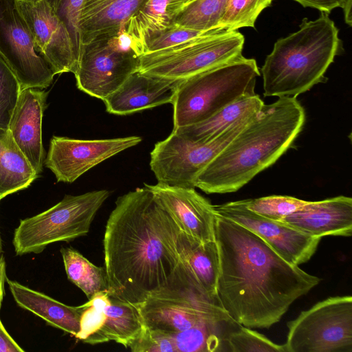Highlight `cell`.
<instances>
[{"label": "cell", "instance_id": "cell-1", "mask_svg": "<svg viewBox=\"0 0 352 352\" xmlns=\"http://www.w3.org/2000/svg\"><path fill=\"white\" fill-rule=\"evenodd\" d=\"M217 293L223 309L248 328L277 323L321 279L302 270L244 226L216 214Z\"/></svg>", "mask_w": 352, "mask_h": 352}, {"label": "cell", "instance_id": "cell-2", "mask_svg": "<svg viewBox=\"0 0 352 352\" xmlns=\"http://www.w3.org/2000/svg\"><path fill=\"white\" fill-rule=\"evenodd\" d=\"M180 231L146 187L118 197L103 239L108 294L138 307L167 286L179 262Z\"/></svg>", "mask_w": 352, "mask_h": 352}, {"label": "cell", "instance_id": "cell-3", "mask_svg": "<svg viewBox=\"0 0 352 352\" xmlns=\"http://www.w3.org/2000/svg\"><path fill=\"white\" fill-rule=\"evenodd\" d=\"M305 120L296 97H279L264 104L200 173L196 188L208 194L239 190L287 151Z\"/></svg>", "mask_w": 352, "mask_h": 352}, {"label": "cell", "instance_id": "cell-4", "mask_svg": "<svg viewBox=\"0 0 352 352\" xmlns=\"http://www.w3.org/2000/svg\"><path fill=\"white\" fill-rule=\"evenodd\" d=\"M329 14L320 12L314 21L304 18L298 30L275 42L261 69L265 96L296 97L327 80V69L343 51Z\"/></svg>", "mask_w": 352, "mask_h": 352}, {"label": "cell", "instance_id": "cell-5", "mask_svg": "<svg viewBox=\"0 0 352 352\" xmlns=\"http://www.w3.org/2000/svg\"><path fill=\"white\" fill-rule=\"evenodd\" d=\"M260 75L255 59L242 55L179 81L171 103L173 129L201 122L235 100L255 94Z\"/></svg>", "mask_w": 352, "mask_h": 352}, {"label": "cell", "instance_id": "cell-6", "mask_svg": "<svg viewBox=\"0 0 352 352\" xmlns=\"http://www.w3.org/2000/svg\"><path fill=\"white\" fill-rule=\"evenodd\" d=\"M138 307L145 327L170 335L234 320L219 302L205 293L180 258L168 285Z\"/></svg>", "mask_w": 352, "mask_h": 352}, {"label": "cell", "instance_id": "cell-7", "mask_svg": "<svg viewBox=\"0 0 352 352\" xmlns=\"http://www.w3.org/2000/svg\"><path fill=\"white\" fill-rule=\"evenodd\" d=\"M244 36L215 29L180 44L139 56L137 72L182 81L242 56Z\"/></svg>", "mask_w": 352, "mask_h": 352}, {"label": "cell", "instance_id": "cell-8", "mask_svg": "<svg viewBox=\"0 0 352 352\" xmlns=\"http://www.w3.org/2000/svg\"><path fill=\"white\" fill-rule=\"evenodd\" d=\"M109 195L107 190L67 195L48 210L21 220L12 239L16 254H38L49 244L87 234L97 212Z\"/></svg>", "mask_w": 352, "mask_h": 352}, {"label": "cell", "instance_id": "cell-9", "mask_svg": "<svg viewBox=\"0 0 352 352\" xmlns=\"http://www.w3.org/2000/svg\"><path fill=\"white\" fill-rule=\"evenodd\" d=\"M287 325L286 352H352V297L327 298Z\"/></svg>", "mask_w": 352, "mask_h": 352}, {"label": "cell", "instance_id": "cell-10", "mask_svg": "<svg viewBox=\"0 0 352 352\" xmlns=\"http://www.w3.org/2000/svg\"><path fill=\"white\" fill-rule=\"evenodd\" d=\"M250 120L206 142L192 141L172 131L166 139L155 144L150 154L151 170L157 183L195 188L200 173Z\"/></svg>", "mask_w": 352, "mask_h": 352}, {"label": "cell", "instance_id": "cell-11", "mask_svg": "<svg viewBox=\"0 0 352 352\" xmlns=\"http://www.w3.org/2000/svg\"><path fill=\"white\" fill-rule=\"evenodd\" d=\"M0 56L16 76L21 89H43L55 74L35 50L30 31L14 0H0Z\"/></svg>", "mask_w": 352, "mask_h": 352}, {"label": "cell", "instance_id": "cell-12", "mask_svg": "<svg viewBox=\"0 0 352 352\" xmlns=\"http://www.w3.org/2000/svg\"><path fill=\"white\" fill-rule=\"evenodd\" d=\"M139 56L133 52H122L107 38L82 45L74 76L78 89L103 100L137 72Z\"/></svg>", "mask_w": 352, "mask_h": 352}, {"label": "cell", "instance_id": "cell-13", "mask_svg": "<svg viewBox=\"0 0 352 352\" xmlns=\"http://www.w3.org/2000/svg\"><path fill=\"white\" fill-rule=\"evenodd\" d=\"M27 24L35 50L55 74H74L78 58L70 34L47 0H14Z\"/></svg>", "mask_w": 352, "mask_h": 352}, {"label": "cell", "instance_id": "cell-14", "mask_svg": "<svg viewBox=\"0 0 352 352\" xmlns=\"http://www.w3.org/2000/svg\"><path fill=\"white\" fill-rule=\"evenodd\" d=\"M142 140L136 135L100 140L53 136L44 164L57 182L72 183L96 165Z\"/></svg>", "mask_w": 352, "mask_h": 352}, {"label": "cell", "instance_id": "cell-15", "mask_svg": "<svg viewBox=\"0 0 352 352\" xmlns=\"http://www.w3.org/2000/svg\"><path fill=\"white\" fill-rule=\"evenodd\" d=\"M214 210L255 233L283 258L297 265L311 258L321 239L282 221L265 218L248 209L241 200L214 205Z\"/></svg>", "mask_w": 352, "mask_h": 352}, {"label": "cell", "instance_id": "cell-16", "mask_svg": "<svg viewBox=\"0 0 352 352\" xmlns=\"http://www.w3.org/2000/svg\"><path fill=\"white\" fill-rule=\"evenodd\" d=\"M181 231L201 242L215 241L216 213L209 200L192 188L144 184Z\"/></svg>", "mask_w": 352, "mask_h": 352}, {"label": "cell", "instance_id": "cell-17", "mask_svg": "<svg viewBox=\"0 0 352 352\" xmlns=\"http://www.w3.org/2000/svg\"><path fill=\"white\" fill-rule=\"evenodd\" d=\"M47 94L38 88L21 89L8 127L14 142L38 175L45 162L42 119Z\"/></svg>", "mask_w": 352, "mask_h": 352}, {"label": "cell", "instance_id": "cell-18", "mask_svg": "<svg viewBox=\"0 0 352 352\" xmlns=\"http://www.w3.org/2000/svg\"><path fill=\"white\" fill-rule=\"evenodd\" d=\"M280 221L310 236H351L352 199L338 196L317 201H306Z\"/></svg>", "mask_w": 352, "mask_h": 352}, {"label": "cell", "instance_id": "cell-19", "mask_svg": "<svg viewBox=\"0 0 352 352\" xmlns=\"http://www.w3.org/2000/svg\"><path fill=\"white\" fill-rule=\"evenodd\" d=\"M179 82L135 72L102 101L108 113L129 115L172 103Z\"/></svg>", "mask_w": 352, "mask_h": 352}, {"label": "cell", "instance_id": "cell-20", "mask_svg": "<svg viewBox=\"0 0 352 352\" xmlns=\"http://www.w3.org/2000/svg\"><path fill=\"white\" fill-rule=\"evenodd\" d=\"M147 0H84L80 33L82 47L116 35Z\"/></svg>", "mask_w": 352, "mask_h": 352}, {"label": "cell", "instance_id": "cell-21", "mask_svg": "<svg viewBox=\"0 0 352 352\" xmlns=\"http://www.w3.org/2000/svg\"><path fill=\"white\" fill-rule=\"evenodd\" d=\"M11 294L21 308L43 319L49 325L76 336L80 331L82 305L72 307L6 278Z\"/></svg>", "mask_w": 352, "mask_h": 352}, {"label": "cell", "instance_id": "cell-22", "mask_svg": "<svg viewBox=\"0 0 352 352\" xmlns=\"http://www.w3.org/2000/svg\"><path fill=\"white\" fill-rule=\"evenodd\" d=\"M257 94L241 98L206 120L193 125L173 129L194 142L211 141L232 126L254 118L264 105Z\"/></svg>", "mask_w": 352, "mask_h": 352}, {"label": "cell", "instance_id": "cell-23", "mask_svg": "<svg viewBox=\"0 0 352 352\" xmlns=\"http://www.w3.org/2000/svg\"><path fill=\"white\" fill-rule=\"evenodd\" d=\"M177 251L179 258L205 293L220 303L217 293L219 254L216 241L201 242L180 231Z\"/></svg>", "mask_w": 352, "mask_h": 352}, {"label": "cell", "instance_id": "cell-24", "mask_svg": "<svg viewBox=\"0 0 352 352\" xmlns=\"http://www.w3.org/2000/svg\"><path fill=\"white\" fill-rule=\"evenodd\" d=\"M102 312L97 344L112 340L128 348L145 327L137 306L121 301L107 292L102 294Z\"/></svg>", "mask_w": 352, "mask_h": 352}, {"label": "cell", "instance_id": "cell-25", "mask_svg": "<svg viewBox=\"0 0 352 352\" xmlns=\"http://www.w3.org/2000/svg\"><path fill=\"white\" fill-rule=\"evenodd\" d=\"M179 12L177 0H147L125 27L133 52L138 56L144 54L148 39L170 26Z\"/></svg>", "mask_w": 352, "mask_h": 352}, {"label": "cell", "instance_id": "cell-26", "mask_svg": "<svg viewBox=\"0 0 352 352\" xmlns=\"http://www.w3.org/2000/svg\"><path fill=\"white\" fill-rule=\"evenodd\" d=\"M38 177L10 131L0 128V201L28 188Z\"/></svg>", "mask_w": 352, "mask_h": 352}, {"label": "cell", "instance_id": "cell-27", "mask_svg": "<svg viewBox=\"0 0 352 352\" xmlns=\"http://www.w3.org/2000/svg\"><path fill=\"white\" fill-rule=\"evenodd\" d=\"M241 325L231 320L192 327L171 336L177 352L229 351L228 336Z\"/></svg>", "mask_w": 352, "mask_h": 352}, {"label": "cell", "instance_id": "cell-28", "mask_svg": "<svg viewBox=\"0 0 352 352\" xmlns=\"http://www.w3.org/2000/svg\"><path fill=\"white\" fill-rule=\"evenodd\" d=\"M60 253L68 279L85 293L88 300L98 293H108L104 267L95 265L72 248H62Z\"/></svg>", "mask_w": 352, "mask_h": 352}, {"label": "cell", "instance_id": "cell-29", "mask_svg": "<svg viewBox=\"0 0 352 352\" xmlns=\"http://www.w3.org/2000/svg\"><path fill=\"white\" fill-rule=\"evenodd\" d=\"M227 3L228 0H194L181 10L173 23L203 32L218 29Z\"/></svg>", "mask_w": 352, "mask_h": 352}, {"label": "cell", "instance_id": "cell-30", "mask_svg": "<svg viewBox=\"0 0 352 352\" xmlns=\"http://www.w3.org/2000/svg\"><path fill=\"white\" fill-rule=\"evenodd\" d=\"M272 0H228L224 15L218 29L236 31L241 28H254L261 12Z\"/></svg>", "mask_w": 352, "mask_h": 352}, {"label": "cell", "instance_id": "cell-31", "mask_svg": "<svg viewBox=\"0 0 352 352\" xmlns=\"http://www.w3.org/2000/svg\"><path fill=\"white\" fill-rule=\"evenodd\" d=\"M241 201L251 211L265 218L280 221L303 206L307 201L290 196L272 195Z\"/></svg>", "mask_w": 352, "mask_h": 352}, {"label": "cell", "instance_id": "cell-32", "mask_svg": "<svg viewBox=\"0 0 352 352\" xmlns=\"http://www.w3.org/2000/svg\"><path fill=\"white\" fill-rule=\"evenodd\" d=\"M227 343L232 352H286L284 344H278L243 325L230 333Z\"/></svg>", "mask_w": 352, "mask_h": 352}, {"label": "cell", "instance_id": "cell-33", "mask_svg": "<svg viewBox=\"0 0 352 352\" xmlns=\"http://www.w3.org/2000/svg\"><path fill=\"white\" fill-rule=\"evenodd\" d=\"M21 91L16 76L0 56V128L8 129Z\"/></svg>", "mask_w": 352, "mask_h": 352}, {"label": "cell", "instance_id": "cell-34", "mask_svg": "<svg viewBox=\"0 0 352 352\" xmlns=\"http://www.w3.org/2000/svg\"><path fill=\"white\" fill-rule=\"evenodd\" d=\"M59 19L65 25L72 38L78 61L82 44L80 18L84 0H47Z\"/></svg>", "mask_w": 352, "mask_h": 352}, {"label": "cell", "instance_id": "cell-35", "mask_svg": "<svg viewBox=\"0 0 352 352\" xmlns=\"http://www.w3.org/2000/svg\"><path fill=\"white\" fill-rule=\"evenodd\" d=\"M128 348L133 352H177L171 335L146 327Z\"/></svg>", "mask_w": 352, "mask_h": 352}, {"label": "cell", "instance_id": "cell-36", "mask_svg": "<svg viewBox=\"0 0 352 352\" xmlns=\"http://www.w3.org/2000/svg\"><path fill=\"white\" fill-rule=\"evenodd\" d=\"M303 7L317 9L320 12L330 14L336 8H342L344 12L345 23L352 25L351 6L352 0H293Z\"/></svg>", "mask_w": 352, "mask_h": 352}, {"label": "cell", "instance_id": "cell-37", "mask_svg": "<svg viewBox=\"0 0 352 352\" xmlns=\"http://www.w3.org/2000/svg\"><path fill=\"white\" fill-rule=\"evenodd\" d=\"M24 350L7 332L0 320V352H23Z\"/></svg>", "mask_w": 352, "mask_h": 352}, {"label": "cell", "instance_id": "cell-38", "mask_svg": "<svg viewBox=\"0 0 352 352\" xmlns=\"http://www.w3.org/2000/svg\"><path fill=\"white\" fill-rule=\"evenodd\" d=\"M6 265L3 255L0 256V309L4 295V285L6 280Z\"/></svg>", "mask_w": 352, "mask_h": 352}, {"label": "cell", "instance_id": "cell-39", "mask_svg": "<svg viewBox=\"0 0 352 352\" xmlns=\"http://www.w3.org/2000/svg\"><path fill=\"white\" fill-rule=\"evenodd\" d=\"M193 1L194 0H177V3L180 7V11L184 7Z\"/></svg>", "mask_w": 352, "mask_h": 352}, {"label": "cell", "instance_id": "cell-40", "mask_svg": "<svg viewBox=\"0 0 352 352\" xmlns=\"http://www.w3.org/2000/svg\"><path fill=\"white\" fill-rule=\"evenodd\" d=\"M2 255V242H1V238L0 236V256Z\"/></svg>", "mask_w": 352, "mask_h": 352}]
</instances>
